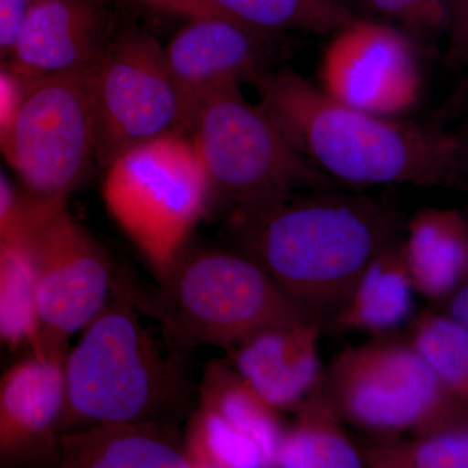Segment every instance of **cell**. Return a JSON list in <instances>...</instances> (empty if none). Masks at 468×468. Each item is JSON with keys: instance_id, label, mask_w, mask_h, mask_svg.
<instances>
[{"instance_id": "6", "label": "cell", "mask_w": 468, "mask_h": 468, "mask_svg": "<svg viewBox=\"0 0 468 468\" xmlns=\"http://www.w3.org/2000/svg\"><path fill=\"white\" fill-rule=\"evenodd\" d=\"M186 134L207 172L212 206H223L229 217L332 185L260 103L243 97L239 86L206 101Z\"/></svg>"}, {"instance_id": "2", "label": "cell", "mask_w": 468, "mask_h": 468, "mask_svg": "<svg viewBox=\"0 0 468 468\" xmlns=\"http://www.w3.org/2000/svg\"><path fill=\"white\" fill-rule=\"evenodd\" d=\"M260 104L311 165L353 186H440L463 180L449 132L335 101L292 70L258 77Z\"/></svg>"}, {"instance_id": "32", "label": "cell", "mask_w": 468, "mask_h": 468, "mask_svg": "<svg viewBox=\"0 0 468 468\" xmlns=\"http://www.w3.org/2000/svg\"><path fill=\"white\" fill-rule=\"evenodd\" d=\"M440 310L448 314L468 332V279L457 289L448 300L439 304Z\"/></svg>"}, {"instance_id": "16", "label": "cell", "mask_w": 468, "mask_h": 468, "mask_svg": "<svg viewBox=\"0 0 468 468\" xmlns=\"http://www.w3.org/2000/svg\"><path fill=\"white\" fill-rule=\"evenodd\" d=\"M63 468H189L177 424L117 421L63 433Z\"/></svg>"}, {"instance_id": "4", "label": "cell", "mask_w": 468, "mask_h": 468, "mask_svg": "<svg viewBox=\"0 0 468 468\" xmlns=\"http://www.w3.org/2000/svg\"><path fill=\"white\" fill-rule=\"evenodd\" d=\"M156 282L147 292L128 282L129 292L176 356L201 346L227 350L267 326L319 319L239 250L186 248Z\"/></svg>"}, {"instance_id": "12", "label": "cell", "mask_w": 468, "mask_h": 468, "mask_svg": "<svg viewBox=\"0 0 468 468\" xmlns=\"http://www.w3.org/2000/svg\"><path fill=\"white\" fill-rule=\"evenodd\" d=\"M68 349L27 351L0 377V466L60 463Z\"/></svg>"}, {"instance_id": "31", "label": "cell", "mask_w": 468, "mask_h": 468, "mask_svg": "<svg viewBox=\"0 0 468 468\" xmlns=\"http://www.w3.org/2000/svg\"><path fill=\"white\" fill-rule=\"evenodd\" d=\"M143 2L187 18L218 17L207 0H143Z\"/></svg>"}, {"instance_id": "30", "label": "cell", "mask_w": 468, "mask_h": 468, "mask_svg": "<svg viewBox=\"0 0 468 468\" xmlns=\"http://www.w3.org/2000/svg\"><path fill=\"white\" fill-rule=\"evenodd\" d=\"M20 209L21 197L14 192L0 169V236L11 232L17 226Z\"/></svg>"}, {"instance_id": "24", "label": "cell", "mask_w": 468, "mask_h": 468, "mask_svg": "<svg viewBox=\"0 0 468 468\" xmlns=\"http://www.w3.org/2000/svg\"><path fill=\"white\" fill-rule=\"evenodd\" d=\"M362 452L365 467L468 468V418L420 435L375 440Z\"/></svg>"}, {"instance_id": "29", "label": "cell", "mask_w": 468, "mask_h": 468, "mask_svg": "<svg viewBox=\"0 0 468 468\" xmlns=\"http://www.w3.org/2000/svg\"><path fill=\"white\" fill-rule=\"evenodd\" d=\"M21 97V84L0 72V140L11 125Z\"/></svg>"}, {"instance_id": "28", "label": "cell", "mask_w": 468, "mask_h": 468, "mask_svg": "<svg viewBox=\"0 0 468 468\" xmlns=\"http://www.w3.org/2000/svg\"><path fill=\"white\" fill-rule=\"evenodd\" d=\"M34 0H0V48H14Z\"/></svg>"}, {"instance_id": "21", "label": "cell", "mask_w": 468, "mask_h": 468, "mask_svg": "<svg viewBox=\"0 0 468 468\" xmlns=\"http://www.w3.org/2000/svg\"><path fill=\"white\" fill-rule=\"evenodd\" d=\"M0 345L12 349L24 346L27 351L51 349L43 338L33 268L21 241L20 218L11 232L0 236Z\"/></svg>"}, {"instance_id": "9", "label": "cell", "mask_w": 468, "mask_h": 468, "mask_svg": "<svg viewBox=\"0 0 468 468\" xmlns=\"http://www.w3.org/2000/svg\"><path fill=\"white\" fill-rule=\"evenodd\" d=\"M20 236L32 264L43 338L68 349L103 309L115 284L112 261L101 243L67 207V198L21 197Z\"/></svg>"}, {"instance_id": "33", "label": "cell", "mask_w": 468, "mask_h": 468, "mask_svg": "<svg viewBox=\"0 0 468 468\" xmlns=\"http://www.w3.org/2000/svg\"><path fill=\"white\" fill-rule=\"evenodd\" d=\"M457 147L458 158H460L462 174L468 177V95L466 104L458 117V124L449 131Z\"/></svg>"}, {"instance_id": "15", "label": "cell", "mask_w": 468, "mask_h": 468, "mask_svg": "<svg viewBox=\"0 0 468 468\" xmlns=\"http://www.w3.org/2000/svg\"><path fill=\"white\" fill-rule=\"evenodd\" d=\"M113 37L94 0H34L12 50L26 80L92 68Z\"/></svg>"}, {"instance_id": "11", "label": "cell", "mask_w": 468, "mask_h": 468, "mask_svg": "<svg viewBox=\"0 0 468 468\" xmlns=\"http://www.w3.org/2000/svg\"><path fill=\"white\" fill-rule=\"evenodd\" d=\"M319 88L356 109L399 117L417 104V41L381 20L354 17L332 34L320 58Z\"/></svg>"}, {"instance_id": "18", "label": "cell", "mask_w": 468, "mask_h": 468, "mask_svg": "<svg viewBox=\"0 0 468 468\" xmlns=\"http://www.w3.org/2000/svg\"><path fill=\"white\" fill-rule=\"evenodd\" d=\"M415 294L399 236L368 261L332 315V328L337 334L356 332L372 337L401 332L415 315Z\"/></svg>"}, {"instance_id": "34", "label": "cell", "mask_w": 468, "mask_h": 468, "mask_svg": "<svg viewBox=\"0 0 468 468\" xmlns=\"http://www.w3.org/2000/svg\"><path fill=\"white\" fill-rule=\"evenodd\" d=\"M466 214H467V217H468V209H467V211H466Z\"/></svg>"}, {"instance_id": "7", "label": "cell", "mask_w": 468, "mask_h": 468, "mask_svg": "<svg viewBox=\"0 0 468 468\" xmlns=\"http://www.w3.org/2000/svg\"><path fill=\"white\" fill-rule=\"evenodd\" d=\"M323 383L345 424L375 440L420 435L468 418L402 332L340 351Z\"/></svg>"}, {"instance_id": "27", "label": "cell", "mask_w": 468, "mask_h": 468, "mask_svg": "<svg viewBox=\"0 0 468 468\" xmlns=\"http://www.w3.org/2000/svg\"><path fill=\"white\" fill-rule=\"evenodd\" d=\"M445 36L449 63L468 67V0H449Z\"/></svg>"}, {"instance_id": "23", "label": "cell", "mask_w": 468, "mask_h": 468, "mask_svg": "<svg viewBox=\"0 0 468 468\" xmlns=\"http://www.w3.org/2000/svg\"><path fill=\"white\" fill-rule=\"evenodd\" d=\"M437 378L468 410V332L439 307L412 316L403 332Z\"/></svg>"}, {"instance_id": "13", "label": "cell", "mask_w": 468, "mask_h": 468, "mask_svg": "<svg viewBox=\"0 0 468 468\" xmlns=\"http://www.w3.org/2000/svg\"><path fill=\"white\" fill-rule=\"evenodd\" d=\"M165 48L185 132L209 98L263 75L264 34L223 17L189 18Z\"/></svg>"}, {"instance_id": "26", "label": "cell", "mask_w": 468, "mask_h": 468, "mask_svg": "<svg viewBox=\"0 0 468 468\" xmlns=\"http://www.w3.org/2000/svg\"><path fill=\"white\" fill-rule=\"evenodd\" d=\"M385 23L399 27L417 41L418 37L442 32L448 24L449 0H362Z\"/></svg>"}, {"instance_id": "8", "label": "cell", "mask_w": 468, "mask_h": 468, "mask_svg": "<svg viewBox=\"0 0 468 468\" xmlns=\"http://www.w3.org/2000/svg\"><path fill=\"white\" fill-rule=\"evenodd\" d=\"M92 68L30 77L0 150L41 198H68L97 159Z\"/></svg>"}, {"instance_id": "10", "label": "cell", "mask_w": 468, "mask_h": 468, "mask_svg": "<svg viewBox=\"0 0 468 468\" xmlns=\"http://www.w3.org/2000/svg\"><path fill=\"white\" fill-rule=\"evenodd\" d=\"M92 72L101 165L162 135L186 133L165 48L150 34H115Z\"/></svg>"}, {"instance_id": "25", "label": "cell", "mask_w": 468, "mask_h": 468, "mask_svg": "<svg viewBox=\"0 0 468 468\" xmlns=\"http://www.w3.org/2000/svg\"><path fill=\"white\" fill-rule=\"evenodd\" d=\"M189 468H266V455L254 440L214 410L196 402L183 433Z\"/></svg>"}, {"instance_id": "5", "label": "cell", "mask_w": 468, "mask_h": 468, "mask_svg": "<svg viewBox=\"0 0 468 468\" xmlns=\"http://www.w3.org/2000/svg\"><path fill=\"white\" fill-rule=\"evenodd\" d=\"M101 197L156 279L187 248L212 207L207 172L186 133L122 151L106 165Z\"/></svg>"}, {"instance_id": "3", "label": "cell", "mask_w": 468, "mask_h": 468, "mask_svg": "<svg viewBox=\"0 0 468 468\" xmlns=\"http://www.w3.org/2000/svg\"><path fill=\"white\" fill-rule=\"evenodd\" d=\"M177 356L144 325L124 277L64 358L61 435L94 424L189 418L193 389Z\"/></svg>"}, {"instance_id": "14", "label": "cell", "mask_w": 468, "mask_h": 468, "mask_svg": "<svg viewBox=\"0 0 468 468\" xmlns=\"http://www.w3.org/2000/svg\"><path fill=\"white\" fill-rule=\"evenodd\" d=\"M322 331L319 319L267 326L227 349L226 359L264 401L280 412H292L324 377Z\"/></svg>"}, {"instance_id": "17", "label": "cell", "mask_w": 468, "mask_h": 468, "mask_svg": "<svg viewBox=\"0 0 468 468\" xmlns=\"http://www.w3.org/2000/svg\"><path fill=\"white\" fill-rule=\"evenodd\" d=\"M402 252L417 294L439 306L468 279V217L427 207L405 227Z\"/></svg>"}, {"instance_id": "22", "label": "cell", "mask_w": 468, "mask_h": 468, "mask_svg": "<svg viewBox=\"0 0 468 468\" xmlns=\"http://www.w3.org/2000/svg\"><path fill=\"white\" fill-rule=\"evenodd\" d=\"M218 17L261 34H334L353 20L338 0H207Z\"/></svg>"}, {"instance_id": "20", "label": "cell", "mask_w": 468, "mask_h": 468, "mask_svg": "<svg viewBox=\"0 0 468 468\" xmlns=\"http://www.w3.org/2000/svg\"><path fill=\"white\" fill-rule=\"evenodd\" d=\"M196 402L214 410L228 423L254 440L266 455L268 467L273 468L277 446L285 428L282 412L254 392L227 359L212 360L206 366Z\"/></svg>"}, {"instance_id": "19", "label": "cell", "mask_w": 468, "mask_h": 468, "mask_svg": "<svg viewBox=\"0 0 468 468\" xmlns=\"http://www.w3.org/2000/svg\"><path fill=\"white\" fill-rule=\"evenodd\" d=\"M292 414L277 446L273 468L365 467L362 448L345 430L323 378Z\"/></svg>"}, {"instance_id": "1", "label": "cell", "mask_w": 468, "mask_h": 468, "mask_svg": "<svg viewBox=\"0 0 468 468\" xmlns=\"http://www.w3.org/2000/svg\"><path fill=\"white\" fill-rule=\"evenodd\" d=\"M237 250L324 322L368 261L399 233L396 212L377 199L292 193L229 217Z\"/></svg>"}]
</instances>
